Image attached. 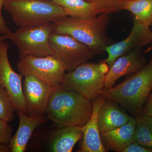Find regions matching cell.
<instances>
[{
	"mask_svg": "<svg viewBox=\"0 0 152 152\" xmlns=\"http://www.w3.org/2000/svg\"><path fill=\"white\" fill-rule=\"evenodd\" d=\"M110 14L101 13L93 18L83 19L67 16L53 23V33L70 36L94 51L96 55L103 53L112 45L107 35Z\"/></svg>",
	"mask_w": 152,
	"mask_h": 152,
	"instance_id": "1",
	"label": "cell"
},
{
	"mask_svg": "<svg viewBox=\"0 0 152 152\" xmlns=\"http://www.w3.org/2000/svg\"><path fill=\"white\" fill-rule=\"evenodd\" d=\"M152 91V56L138 72L115 86L104 90L101 96L116 103L134 116L142 109Z\"/></svg>",
	"mask_w": 152,
	"mask_h": 152,
	"instance_id": "2",
	"label": "cell"
},
{
	"mask_svg": "<svg viewBox=\"0 0 152 152\" xmlns=\"http://www.w3.org/2000/svg\"><path fill=\"white\" fill-rule=\"evenodd\" d=\"M93 101L57 87L47 106L49 119L61 126H84L92 115Z\"/></svg>",
	"mask_w": 152,
	"mask_h": 152,
	"instance_id": "3",
	"label": "cell"
},
{
	"mask_svg": "<svg viewBox=\"0 0 152 152\" xmlns=\"http://www.w3.org/2000/svg\"><path fill=\"white\" fill-rule=\"evenodd\" d=\"M4 9L16 26H39L66 16L64 9L51 0H5Z\"/></svg>",
	"mask_w": 152,
	"mask_h": 152,
	"instance_id": "4",
	"label": "cell"
},
{
	"mask_svg": "<svg viewBox=\"0 0 152 152\" xmlns=\"http://www.w3.org/2000/svg\"><path fill=\"white\" fill-rule=\"evenodd\" d=\"M109 69L107 64L102 61L99 63H84L66 73L60 86L88 99L94 100L103 91L106 75Z\"/></svg>",
	"mask_w": 152,
	"mask_h": 152,
	"instance_id": "5",
	"label": "cell"
},
{
	"mask_svg": "<svg viewBox=\"0 0 152 152\" xmlns=\"http://www.w3.org/2000/svg\"><path fill=\"white\" fill-rule=\"evenodd\" d=\"M53 31V23L20 27L15 32L8 35V39L16 45L20 59L28 56H53V53L50 44Z\"/></svg>",
	"mask_w": 152,
	"mask_h": 152,
	"instance_id": "6",
	"label": "cell"
},
{
	"mask_svg": "<svg viewBox=\"0 0 152 152\" xmlns=\"http://www.w3.org/2000/svg\"><path fill=\"white\" fill-rule=\"evenodd\" d=\"M50 44L53 56L71 72L91 59L96 53L88 47L68 35L52 33Z\"/></svg>",
	"mask_w": 152,
	"mask_h": 152,
	"instance_id": "7",
	"label": "cell"
},
{
	"mask_svg": "<svg viewBox=\"0 0 152 152\" xmlns=\"http://www.w3.org/2000/svg\"><path fill=\"white\" fill-rule=\"evenodd\" d=\"M17 68L23 76H33L53 87L61 86L66 71L62 64L52 56H26L20 59Z\"/></svg>",
	"mask_w": 152,
	"mask_h": 152,
	"instance_id": "8",
	"label": "cell"
},
{
	"mask_svg": "<svg viewBox=\"0 0 152 152\" xmlns=\"http://www.w3.org/2000/svg\"><path fill=\"white\" fill-rule=\"evenodd\" d=\"M7 42L0 43V85L10 96L16 111L27 114L26 104L23 92V75L16 72L9 61Z\"/></svg>",
	"mask_w": 152,
	"mask_h": 152,
	"instance_id": "9",
	"label": "cell"
},
{
	"mask_svg": "<svg viewBox=\"0 0 152 152\" xmlns=\"http://www.w3.org/2000/svg\"><path fill=\"white\" fill-rule=\"evenodd\" d=\"M133 27L129 35L124 40L106 47L105 51L108 57L102 61L107 64L109 68L120 57L129 53L134 49L140 48L152 43V31L149 27L142 24L133 17Z\"/></svg>",
	"mask_w": 152,
	"mask_h": 152,
	"instance_id": "10",
	"label": "cell"
},
{
	"mask_svg": "<svg viewBox=\"0 0 152 152\" xmlns=\"http://www.w3.org/2000/svg\"><path fill=\"white\" fill-rule=\"evenodd\" d=\"M23 85L28 115H44L57 87L47 84L32 76H25Z\"/></svg>",
	"mask_w": 152,
	"mask_h": 152,
	"instance_id": "11",
	"label": "cell"
},
{
	"mask_svg": "<svg viewBox=\"0 0 152 152\" xmlns=\"http://www.w3.org/2000/svg\"><path fill=\"white\" fill-rule=\"evenodd\" d=\"M146 64V60L140 48L134 49L129 53L120 57L106 74L104 90L113 87L121 77L138 72Z\"/></svg>",
	"mask_w": 152,
	"mask_h": 152,
	"instance_id": "12",
	"label": "cell"
},
{
	"mask_svg": "<svg viewBox=\"0 0 152 152\" xmlns=\"http://www.w3.org/2000/svg\"><path fill=\"white\" fill-rule=\"evenodd\" d=\"M105 98L99 96L93 101L94 109L92 115L88 122L82 127H80L83 133V140L80 148L77 152H106L102 140L98 124L99 110Z\"/></svg>",
	"mask_w": 152,
	"mask_h": 152,
	"instance_id": "13",
	"label": "cell"
},
{
	"mask_svg": "<svg viewBox=\"0 0 152 152\" xmlns=\"http://www.w3.org/2000/svg\"><path fill=\"white\" fill-rule=\"evenodd\" d=\"M18 112V127L9 143L11 152H25L33 132L45 121L44 115L30 116L21 111Z\"/></svg>",
	"mask_w": 152,
	"mask_h": 152,
	"instance_id": "14",
	"label": "cell"
},
{
	"mask_svg": "<svg viewBox=\"0 0 152 152\" xmlns=\"http://www.w3.org/2000/svg\"><path fill=\"white\" fill-rule=\"evenodd\" d=\"M136 121L131 117L126 124L113 130L100 133L101 140L107 151L122 152L134 142Z\"/></svg>",
	"mask_w": 152,
	"mask_h": 152,
	"instance_id": "15",
	"label": "cell"
},
{
	"mask_svg": "<svg viewBox=\"0 0 152 152\" xmlns=\"http://www.w3.org/2000/svg\"><path fill=\"white\" fill-rule=\"evenodd\" d=\"M130 118L114 102L105 98L98 113V124L100 133L119 127L126 124Z\"/></svg>",
	"mask_w": 152,
	"mask_h": 152,
	"instance_id": "16",
	"label": "cell"
},
{
	"mask_svg": "<svg viewBox=\"0 0 152 152\" xmlns=\"http://www.w3.org/2000/svg\"><path fill=\"white\" fill-rule=\"evenodd\" d=\"M83 137L80 127H63L55 134L51 150L54 152H72L75 145Z\"/></svg>",
	"mask_w": 152,
	"mask_h": 152,
	"instance_id": "17",
	"label": "cell"
},
{
	"mask_svg": "<svg viewBox=\"0 0 152 152\" xmlns=\"http://www.w3.org/2000/svg\"><path fill=\"white\" fill-rule=\"evenodd\" d=\"M64 9L66 16L83 19L93 18L99 15L92 3L85 0H51Z\"/></svg>",
	"mask_w": 152,
	"mask_h": 152,
	"instance_id": "18",
	"label": "cell"
},
{
	"mask_svg": "<svg viewBox=\"0 0 152 152\" xmlns=\"http://www.w3.org/2000/svg\"><path fill=\"white\" fill-rule=\"evenodd\" d=\"M131 12L142 25L149 27L152 25V0H133L124 7L123 10Z\"/></svg>",
	"mask_w": 152,
	"mask_h": 152,
	"instance_id": "19",
	"label": "cell"
},
{
	"mask_svg": "<svg viewBox=\"0 0 152 152\" xmlns=\"http://www.w3.org/2000/svg\"><path fill=\"white\" fill-rule=\"evenodd\" d=\"M135 118L134 142L152 150V117L140 114Z\"/></svg>",
	"mask_w": 152,
	"mask_h": 152,
	"instance_id": "20",
	"label": "cell"
},
{
	"mask_svg": "<svg viewBox=\"0 0 152 152\" xmlns=\"http://www.w3.org/2000/svg\"><path fill=\"white\" fill-rule=\"evenodd\" d=\"M93 4L99 14H110L123 10L124 7L133 0H85Z\"/></svg>",
	"mask_w": 152,
	"mask_h": 152,
	"instance_id": "21",
	"label": "cell"
},
{
	"mask_svg": "<svg viewBox=\"0 0 152 152\" xmlns=\"http://www.w3.org/2000/svg\"><path fill=\"white\" fill-rule=\"evenodd\" d=\"M16 111L10 96L7 90L0 85V118L10 123L14 119Z\"/></svg>",
	"mask_w": 152,
	"mask_h": 152,
	"instance_id": "22",
	"label": "cell"
},
{
	"mask_svg": "<svg viewBox=\"0 0 152 152\" xmlns=\"http://www.w3.org/2000/svg\"><path fill=\"white\" fill-rule=\"evenodd\" d=\"M9 123L0 118V143L9 144L12 137V129Z\"/></svg>",
	"mask_w": 152,
	"mask_h": 152,
	"instance_id": "23",
	"label": "cell"
},
{
	"mask_svg": "<svg viewBox=\"0 0 152 152\" xmlns=\"http://www.w3.org/2000/svg\"><path fill=\"white\" fill-rule=\"evenodd\" d=\"M5 0H0V35H8L12 33L7 26L5 19L2 14V9L4 7Z\"/></svg>",
	"mask_w": 152,
	"mask_h": 152,
	"instance_id": "24",
	"label": "cell"
},
{
	"mask_svg": "<svg viewBox=\"0 0 152 152\" xmlns=\"http://www.w3.org/2000/svg\"><path fill=\"white\" fill-rule=\"evenodd\" d=\"M122 152H152V150L134 142L125 148Z\"/></svg>",
	"mask_w": 152,
	"mask_h": 152,
	"instance_id": "25",
	"label": "cell"
},
{
	"mask_svg": "<svg viewBox=\"0 0 152 152\" xmlns=\"http://www.w3.org/2000/svg\"><path fill=\"white\" fill-rule=\"evenodd\" d=\"M140 114L152 117V91L143 107Z\"/></svg>",
	"mask_w": 152,
	"mask_h": 152,
	"instance_id": "26",
	"label": "cell"
},
{
	"mask_svg": "<svg viewBox=\"0 0 152 152\" xmlns=\"http://www.w3.org/2000/svg\"><path fill=\"white\" fill-rule=\"evenodd\" d=\"M11 149L9 144L0 143V152H11Z\"/></svg>",
	"mask_w": 152,
	"mask_h": 152,
	"instance_id": "27",
	"label": "cell"
},
{
	"mask_svg": "<svg viewBox=\"0 0 152 152\" xmlns=\"http://www.w3.org/2000/svg\"><path fill=\"white\" fill-rule=\"evenodd\" d=\"M7 39H8V35H0V43L3 41H5Z\"/></svg>",
	"mask_w": 152,
	"mask_h": 152,
	"instance_id": "28",
	"label": "cell"
}]
</instances>
